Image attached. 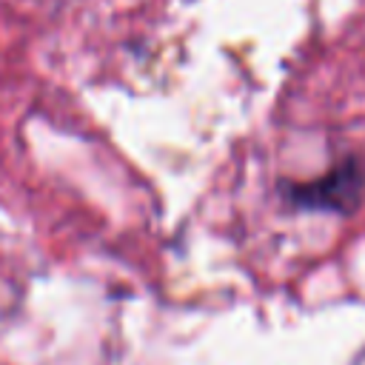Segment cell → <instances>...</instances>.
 Returning <instances> with one entry per match:
<instances>
[{
	"instance_id": "obj_1",
	"label": "cell",
	"mask_w": 365,
	"mask_h": 365,
	"mask_svg": "<svg viewBox=\"0 0 365 365\" xmlns=\"http://www.w3.org/2000/svg\"><path fill=\"white\" fill-rule=\"evenodd\" d=\"M282 194L294 208L302 211L354 214L365 200V163L359 157H348L311 182L285 185Z\"/></svg>"
}]
</instances>
